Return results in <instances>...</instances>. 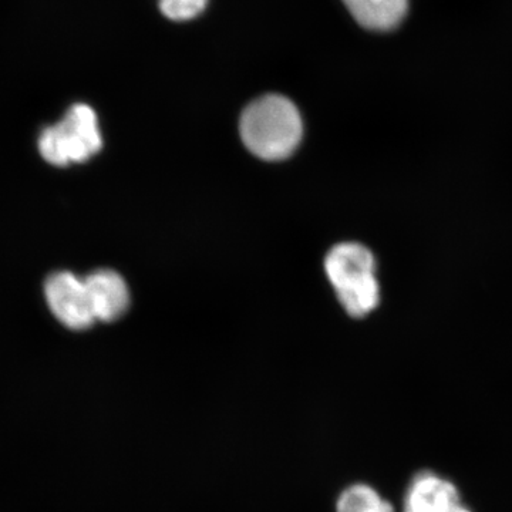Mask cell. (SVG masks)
I'll use <instances>...</instances> for the list:
<instances>
[{
    "label": "cell",
    "mask_w": 512,
    "mask_h": 512,
    "mask_svg": "<svg viewBox=\"0 0 512 512\" xmlns=\"http://www.w3.org/2000/svg\"><path fill=\"white\" fill-rule=\"evenodd\" d=\"M359 25L386 32L402 23L409 10V0H343Z\"/></svg>",
    "instance_id": "7"
},
{
    "label": "cell",
    "mask_w": 512,
    "mask_h": 512,
    "mask_svg": "<svg viewBox=\"0 0 512 512\" xmlns=\"http://www.w3.org/2000/svg\"><path fill=\"white\" fill-rule=\"evenodd\" d=\"M207 0H160L161 12L168 19L184 22L197 18L204 12Z\"/></svg>",
    "instance_id": "9"
},
{
    "label": "cell",
    "mask_w": 512,
    "mask_h": 512,
    "mask_svg": "<svg viewBox=\"0 0 512 512\" xmlns=\"http://www.w3.org/2000/svg\"><path fill=\"white\" fill-rule=\"evenodd\" d=\"M94 319L113 322L126 313L130 293L126 281L117 272L101 269L84 279Z\"/></svg>",
    "instance_id": "6"
},
{
    "label": "cell",
    "mask_w": 512,
    "mask_h": 512,
    "mask_svg": "<svg viewBox=\"0 0 512 512\" xmlns=\"http://www.w3.org/2000/svg\"><path fill=\"white\" fill-rule=\"evenodd\" d=\"M242 141L254 156L278 161L291 156L302 140L301 114L291 100L268 94L252 101L242 113Z\"/></svg>",
    "instance_id": "1"
},
{
    "label": "cell",
    "mask_w": 512,
    "mask_h": 512,
    "mask_svg": "<svg viewBox=\"0 0 512 512\" xmlns=\"http://www.w3.org/2000/svg\"><path fill=\"white\" fill-rule=\"evenodd\" d=\"M45 295L50 311L66 328L83 330L96 322L84 279L77 278L72 272L50 275Z\"/></svg>",
    "instance_id": "4"
},
{
    "label": "cell",
    "mask_w": 512,
    "mask_h": 512,
    "mask_svg": "<svg viewBox=\"0 0 512 512\" xmlns=\"http://www.w3.org/2000/svg\"><path fill=\"white\" fill-rule=\"evenodd\" d=\"M103 147L99 121L92 107L76 104L59 124L47 127L39 138V151L47 163L66 167L84 163Z\"/></svg>",
    "instance_id": "3"
},
{
    "label": "cell",
    "mask_w": 512,
    "mask_h": 512,
    "mask_svg": "<svg viewBox=\"0 0 512 512\" xmlns=\"http://www.w3.org/2000/svg\"><path fill=\"white\" fill-rule=\"evenodd\" d=\"M326 275L343 308L353 318H363L379 305L375 256L363 245L346 242L329 252Z\"/></svg>",
    "instance_id": "2"
},
{
    "label": "cell",
    "mask_w": 512,
    "mask_h": 512,
    "mask_svg": "<svg viewBox=\"0 0 512 512\" xmlns=\"http://www.w3.org/2000/svg\"><path fill=\"white\" fill-rule=\"evenodd\" d=\"M336 512H394V508L380 497L375 488L355 484L340 494Z\"/></svg>",
    "instance_id": "8"
},
{
    "label": "cell",
    "mask_w": 512,
    "mask_h": 512,
    "mask_svg": "<svg viewBox=\"0 0 512 512\" xmlns=\"http://www.w3.org/2000/svg\"><path fill=\"white\" fill-rule=\"evenodd\" d=\"M403 512H471L456 485L430 471L417 474L404 498Z\"/></svg>",
    "instance_id": "5"
}]
</instances>
